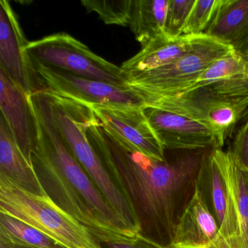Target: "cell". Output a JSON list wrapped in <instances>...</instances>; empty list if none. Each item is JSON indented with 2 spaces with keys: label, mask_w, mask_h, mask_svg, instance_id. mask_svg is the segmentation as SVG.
<instances>
[{
  "label": "cell",
  "mask_w": 248,
  "mask_h": 248,
  "mask_svg": "<svg viewBox=\"0 0 248 248\" xmlns=\"http://www.w3.org/2000/svg\"><path fill=\"white\" fill-rule=\"evenodd\" d=\"M90 143L136 214L140 236L171 248L181 216L191 202L211 150L185 151L160 161L113 137L95 116L88 124Z\"/></svg>",
  "instance_id": "obj_1"
},
{
  "label": "cell",
  "mask_w": 248,
  "mask_h": 248,
  "mask_svg": "<svg viewBox=\"0 0 248 248\" xmlns=\"http://www.w3.org/2000/svg\"><path fill=\"white\" fill-rule=\"evenodd\" d=\"M39 127V143L31 165L47 194L95 236L136 237L69 149L53 123L47 97L42 91L30 95Z\"/></svg>",
  "instance_id": "obj_2"
},
{
  "label": "cell",
  "mask_w": 248,
  "mask_h": 248,
  "mask_svg": "<svg viewBox=\"0 0 248 248\" xmlns=\"http://www.w3.org/2000/svg\"><path fill=\"white\" fill-rule=\"evenodd\" d=\"M50 105L53 123L85 172L119 217L139 234L140 228L131 204L106 168L87 136L93 115L91 107L43 90Z\"/></svg>",
  "instance_id": "obj_3"
},
{
  "label": "cell",
  "mask_w": 248,
  "mask_h": 248,
  "mask_svg": "<svg viewBox=\"0 0 248 248\" xmlns=\"http://www.w3.org/2000/svg\"><path fill=\"white\" fill-rule=\"evenodd\" d=\"M0 213L33 226L65 248H101L93 233L48 194L30 192L2 174Z\"/></svg>",
  "instance_id": "obj_4"
},
{
  "label": "cell",
  "mask_w": 248,
  "mask_h": 248,
  "mask_svg": "<svg viewBox=\"0 0 248 248\" xmlns=\"http://www.w3.org/2000/svg\"><path fill=\"white\" fill-rule=\"evenodd\" d=\"M235 50L206 34H196L191 48L177 60L127 77V85L139 95L164 96L179 92L212 64Z\"/></svg>",
  "instance_id": "obj_5"
},
{
  "label": "cell",
  "mask_w": 248,
  "mask_h": 248,
  "mask_svg": "<svg viewBox=\"0 0 248 248\" xmlns=\"http://www.w3.org/2000/svg\"><path fill=\"white\" fill-rule=\"evenodd\" d=\"M27 51L32 63L113 85H127V76L121 67L100 57L67 33L29 42Z\"/></svg>",
  "instance_id": "obj_6"
},
{
  "label": "cell",
  "mask_w": 248,
  "mask_h": 248,
  "mask_svg": "<svg viewBox=\"0 0 248 248\" xmlns=\"http://www.w3.org/2000/svg\"><path fill=\"white\" fill-rule=\"evenodd\" d=\"M227 191L226 212L217 235L208 248H248V170L230 151L212 152Z\"/></svg>",
  "instance_id": "obj_7"
},
{
  "label": "cell",
  "mask_w": 248,
  "mask_h": 248,
  "mask_svg": "<svg viewBox=\"0 0 248 248\" xmlns=\"http://www.w3.org/2000/svg\"><path fill=\"white\" fill-rule=\"evenodd\" d=\"M32 64L40 91H51L88 107L145 105L142 97L127 85H113L44 65Z\"/></svg>",
  "instance_id": "obj_8"
},
{
  "label": "cell",
  "mask_w": 248,
  "mask_h": 248,
  "mask_svg": "<svg viewBox=\"0 0 248 248\" xmlns=\"http://www.w3.org/2000/svg\"><path fill=\"white\" fill-rule=\"evenodd\" d=\"M141 97L145 106L178 113L205 123L226 139L248 108V101H229L208 86L175 96Z\"/></svg>",
  "instance_id": "obj_9"
},
{
  "label": "cell",
  "mask_w": 248,
  "mask_h": 248,
  "mask_svg": "<svg viewBox=\"0 0 248 248\" xmlns=\"http://www.w3.org/2000/svg\"><path fill=\"white\" fill-rule=\"evenodd\" d=\"M143 109L165 150H214L224 145L226 137L205 123L150 106Z\"/></svg>",
  "instance_id": "obj_10"
},
{
  "label": "cell",
  "mask_w": 248,
  "mask_h": 248,
  "mask_svg": "<svg viewBox=\"0 0 248 248\" xmlns=\"http://www.w3.org/2000/svg\"><path fill=\"white\" fill-rule=\"evenodd\" d=\"M143 107L90 106L101 125L113 137L147 156L165 160V149L149 124Z\"/></svg>",
  "instance_id": "obj_11"
},
{
  "label": "cell",
  "mask_w": 248,
  "mask_h": 248,
  "mask_svg": "<svg viewBox=\"0 0 248 248\" xmlns=\"http://www.w3.org/2000/svg\"><path fill=\"white\" fill-rule=\"evenodd\" d=\"M29 42L16 14L7 0L0 1V68L26 93L40 91L32 62L27 51Z\"/></svg>",
  "instance_id": "obj_12"
},
{
  "label": "cell",
  "mask_w": 248,
  "mask_h": 248,
  "mask_svg": "<svg viewBox=\"0 0 248 248\" xmlns=\"http://www.w3.org/2000/svg\"><path fill=\"white\" fill-rule=\"evenodd\" d=\"M0 108L17 144L31 163L39 143V127L30 94L0 68Z\"/></svg>",
  "instance_id": "obj_13"
},
{
  "label": "cell",
  "mask_w": 248,
  "mask_h": 248,
  "mask_svg": "<svg viewBox=\"0 0 248 248\" xmlns=\"http://www.w3.org/2000/svg\"><path fill=\"white\" fill-rule=\"evenodd\" d=\"M217 231V221L197 184L194 196L178 222L171 248H209Z\"/></svg>",
  "instance_id": "obj_14"
},
{
  "label": "cell",
  "mask_w": 248,
  "mask_h": 248,
  "mask_svg": "<svg viewBox=\"0 0 248 248\" xmlns=\"http://www.w3.org/2000/svg\"><path fill=\"white\" fill-rule=\"evenodd\" d=\"M204 34L243 54L248 47V0H219L213 20Z\"/></svg>",
  "instance_id": "obj_15"
},
{
  "label": "cell",
  "mask_w": 248,
  "mask_h": 248,
  "mask_svg": "<svg viewBox=\"0 0 248 248\" xmlns=\"http://www.w3.org/2000/svg\"><path fill=\"white\" fill-rule=\"evenodd\" d=\"M195 35L173 37L166 33L152 39L141 50L122 65L126 76L147 72L168 64L184 56L192 46Z\"/></svg>",
  "instance_id": "obj_16"
},
{
  "label": "cell",
  "mask_w": 248,
  "mask_h": 248,
  "mask_svg": "<svg viewBox=\"0 0 248 248\" xmlns=\"http://www.w3.org/2000/svg\"><path fill=\"white\" fill-rule=\"evenodd\" d=\"M0 174L30 192L39 195L47 194L2 114L0 116Z\"/></svg>",
  "instance_id": "obj_17"
},
{
  "label": "cell",
  "mask_w": 248,
  "mask_h": 248,
  "mask_svg": "<svg viewBox=\"0 0 248 248\" xmlns=\"http://www.w3.org/2000/svg\"><path fill=\"white\" fill-rule=\"evenodd\" d=\"M168 4L169 0L133 1L129 26L142 47L165 34Z\"/></svg>",
  "instance_id": "obj_18"
},
{
  "label": "cell",
  "mask_w": 248,
  "mask_h": 248,
  "mask_svg": "<svg viewBox=\"0 0 248 248\" xmlns=\"http://www.w3.org/2000/svg\"><path fill=\"white\" fill-rule=\"evenodd\" d=\"M0 242L31 248H65L33 226L2 213H0Z\"/></svg>",
  "instance_id": "obj_19"
},
{
  "label": "cell",
  "mask_w": 248,
  "mask_h": 248,
  "mask_svg": "<svg viewBox=\"0 0 248 248\" xmlns=\"http://www.w3.org/2000/svg\"><path fill=\"white\" fill-rule=\"evenodd\" d=\"M247 73H248V64L246 59L242 54L234 51L215 62L204 70L194 82L183 88L179 92L165 96L183 95L194 90L209 86L218 81Z\"/></svg>",
  "instance_id": "obj_20"
},
{
  "label": "cell",
  "mask_w": 248,
  "mask_h": 248,
  "mask_svg": "<svg viewBox=\"0 0 248 248\" xmlns=\"http://www.w3.org/2000/svg\"><path fill=\"white\" fill-rule=\"evenodd\" d=\"M81 3L88 12L98 14L106 24L129 26L133 0H82Z\"/></svg>",
  "instance_id": "obj_21"
},
{
  "label": "cell",
  "mask_w": 248,
  "mask_h": 248,
  "mask_svg": "<svg viewBox=\"0 0 248 248\" xmlns=\"http://www.w3.org/2000/svg\"><path fill=\"white\" fill-rule=\"evenodd\" d=\"M219 0H196L183 30L184 35L204 34L218 6Z\"/></svg>",
  "instance_id": "obj_22"
},
{
  "label": "cell",
  "mask_w": 248,
  "mask_h": 248,
  "mask_svg": "<svg viewBox=\"0 0 248 248\" xmlns=\"http://www.w3.org/2000/svg\"><path fill=\"white\" fill-rule=\"evenodd\" d=\"M196 0H169L165 33L170 37L183 35V30Z\"/></svg>",
  "instance_id": "obj_23"
},
{
  "label": "cell",
  "mask_w": 248,
  "mask_h": 248,
  "mask_svg": "<svg viewBox=\"0 0 248 248\" xmlns=\"http://www.w3.org/2000/svg\"><path fill=\"white\" fill-rule=\"evenodd\" d=\"M96 239L101 248H162L140 235L136 237L108 235L98 236Z\"/></svg>",
  "instance_id": "obj_24"
},
{
  "label": "cell",
  "mask_w": 248,
  "mask_h": 248,
  "mask_svg": "<svg viewBox=\"0 0 248 248\" xmlns=\"http://www.w3.org/2000/svg\"><path fill=\"white\" fill-rule=\"evenodd\" d=\"M230 152L238 163L248 170V117L238 130Z\"/></svg>",
  "instance_id": "obj_25"
},
{
  "label": "cell",
  "mask_w": 248,
  "mask_h": 248,
  "mask_svg": "<svg viewBox=\"0 0 248 248\" xmlns=\"http://www.w3.org/2000/svg\"><path fill=\"white\" fill-rule=\"evenodd\" d=\"M0 248H31L22 245H14L8 242H0Z\"/></svg>",
  "instance_id": "obj_26"
},
{
  "label": "cell",
  "mask_w": 248,
  "mask_h": 248,
  "mask_svg": "<svg viewBox=\"0 0 248 248\" xmlns=\"http://www.w3.org/2000/svg\"><path fill=\"white\" fill-rule=\"evenodd\" d=\"M242 56H243L244 57H245V59H246L248 64V48L246 49V50H245V53L242 54Z\"/></svg>",
  "instance_id": "obj_27"
},
{
  "label": "cell",
  "mask_w": 248,
  "mask_h": 248,
  "mask_svg": "<svg viewBox=\"0 0 248 248\" xmlns=\"http://www.w3.org/2000/svg\"><path fill=\"white\" fill-rule=\"evenodd\" d=\"M207 248V247H202V248Z\"/></svg>",
  "instance_id": "obj_28"
}]
</instances>
